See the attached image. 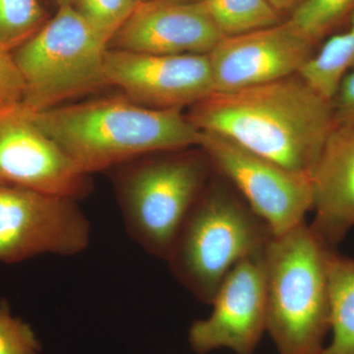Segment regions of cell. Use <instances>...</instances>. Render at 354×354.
Returning a JSON list of instances; mask_svg holds the SVG:
<instances>
[{
	"instance_id": "6da1fadb",
	"label": "cell",
	"mask_w": 354,
	"mask_h": 354,
	"mask_svg": "<svg viewBox=\"0 0 354 354\" xmlns=\"http://www.w3.org/2000/svg\"><path fill=\"white\" fill-rule=\"evenodd\" d=\"M187 118L199 131L221 135L310 176L335 125L332 100L316 92L299 74L212 93L193 104Z\"/></svg>"
},
{
	"instance_id": "7a4b0ae2",
	"label": "cell",
	"mask_w": 354,
	"mask_h": 354,
	"mask_svg": "<svg viewBox=\"0 0 354 354\" xmlns=\"http://www.w3.org/2000/svg\"><path fill=\"white\" fill-rule=\"evenodd\" d=\"M32 114L87 176L151 153L199 147L201 136L183 109L146 108L127 97L60 104Z\"/></svg>"
},
{
	"instance_id": "3957f363",
	"label": "cell",
	"mask_w": 354,
	"mask_h": 354,
	"mask_svg": "<svg viewBox=\"0 0 354 354\" xmlns=\"http://www.w3.org/2000/svg\"><path fill=\"white\" fill-rule=\"evenodd\" d=\"M330 249L306 221L264 252L266 330L279 354H319L330 330Z\"/></svg>"
},
{
	"instance_id": "277c9868",
	"label": "cell",
	"mask_w": 354,
	"mask_h": 354,
	"mask_svg": "<svg viewBox=\"0 0 354 354\" xmlns=\"http://www.w3.org/2000/svg\"><path fill=\"white\" fill-rule=\"evenodd\" d=\"M230 187L220 179L207 184L165 260L176 281L207 304L228 272L246 257L263 252L274 236L267 223Z\"/></svg>"
},
{
	"instance_id": "5b68a950",
	"label": "cell",
	"mask_w": 354,
	"mask_h": 354,
	"mask_svg": "<svg viewBox=\"0 0 354 354\" xmlns=\"http://www.w3.org/2000/svg\"><path fill=\"white\" fill-rule=\"evenodd\" d=\"M212 165L201 152L151 153L113 167L116 197L130 239L167 260L179 230L208 184Z\"/></svg>"
},
{
	"instance_id": "8992f818",
	"label": "cell",
	"mask_w": 354,
	"mask_h": 354,
	"mask_svg": "<svg viewBox=\"0 0 354 354\" xmlns=\"http://www.w3.org/2000/svg\"><path fill=\"white\" fill-rule=\"evenodd\" d=\"M109 41L71 4L12 51L24 82L21 106L32 113L60 106L108 86L104 59Z\"/></svg>"
},
{
	"instance_id": "52a82bcc",
	"label": "cell",
	"mask_w": 354,
	"mask_h": 354,
	"mask_svg": "<svg viewBox=\"0 0 354 354\" xmlns=\"http://www.w3.org/2000/svg\"><path fill=\"white\" fill-rule=\"evenodd\" d=\"M90 241V221L76 200L0 184V262L46 254L71 257Z\"/></svg>"
},
{
	"instance_id": "ba28073f",
	"label": "cell",
	"mask_w": 354,
	"mask_h": 354,
	"mask_svg": "<svg viewBox=\"0 0 354 354\" xmlns=\"http://www.w3.org/2000/svg\"><path fill=\"white\" fill-rule=\"evenodd\" d=\"M199 147L274 235L297 227L313 209L309 174L290 171L215 133L201 132Z\"/></svg>"
},
{
	"instance_id": "9c48e42d",
	"label": "cell",
	"mask_w": 354,
	"mask_h": 354,
	"mask_svg": "<svg viewBox=\"0 0 354 354\" xmlns=\"http://www.w3.org/2000/svg\"><path fill=\"white\" fill-rule=\"evenodd\" d=\"M108 86L146 108L180 109L202 101L214 88L208 55H150L109 48L104 59Z\"/></svg>"
},
{
	"instance_id": "30bf717a",
	"label": "cell",
	"mask_w": 354,
	"mask_h": 354,
	"mask_svg": "<svg viewBox=\"0 0 354 354\" xmlns=\"http://www.w3.org/2000/svg\"><path fill=\"white\" fill-rule=\"evenodd\" d=\"M0 184L78 200L90 190L83 174L21 104L0 111Z\"/></svg>"
},
{
	"instance_id": "8fae6325",
	"label": "cell",
	"mask_w": 354,
	"mask_h": 354,
	"mask_svg": "<svg viewBox=\"0 0 354 354\" xmlns=\"http://www.w3.org/2000/svg\"><path fill=\"white\" fill-rule=\"evenodd\" d=\"M264 252L235 266L216 291L211 315L192 324L188 341L195 353H254L266 332Z\"/></svg>"
},
{
	"instance_id": "7c38bea8",
	"label": "cell",
	"mask_w": 354,
	"mask_h": 354,
	"mask_svg": "<svg viewBox=\"0 0 354 354\" xmlns=\"http://www.w3.org/2000/svg\"><path fill=\"white\" fill-rule=\"evenodd\" d=\"M312 43L290 20L223 37L208 53L215 92H228L298 74L315 53Z\"/></svg>"
},
{
	"instance_id": "4fadbf2b",
	"label": "cell",
	"mask_w": 354,
	"mask_h": 354,
	"mask_svg": "<svg viewBox=\"0 0 354 354\" xmlns=\"http://www.w3.org/2000/svg\"><path fill=\"white\" fill-rule=\"evenodd\" d=\"M202 1H138L109 48L150 55H208L223 39Z\"/></svg>"
},
{
	"instance_id": "5bb4252c",
	"label": "cell",
	"mask_w": 354,
	"mask_h": 354,
	"mask_svg": "<svg viewBox=\"0 0 354 354\" xmlns=\"http://www.w3.org/2000/svg\"><path fill=\"white\" fill-rule=\"evenodd\" d=\"M314 218L319 239L337 245L354 227V122L335 123L311 174Z\"/></svg>"
},
{
	"instance_id": "9a60e30c",
	"label": "cell",
	"mask_w": 354,
	"mask_h": 354,
	"mask_svg": "<svg viewBox=\"0 0 354 354\" xmlns=\"http://www.w3.org/2000/svg\"><path fill=\"white\" fill-rule=\"evenodd\" d=\"M328 278L332 341L319 354H354V258L333 250Z\"/></svg>"
},
{
	"instance_id": "2e32d148",
	"label": "cell",
	"mask_w": 354,
	"mask_h": 354,
	"mask_svg": "<svg viewBox=\"0 0 354 354\" xmlns=\"http://www.w3.org/2000/svg\"><path fill=\"white\" fill-rule=\"evenodd\" d=\"M354 68V13L346 28L326 41L298 72L326 99H334L344 77Z\"/></svg>"
},
{
	"instance_id": "e0dca14e",
	"label": "cell",
	"mask_w": 354,
	"mask_h": 354,
	"mask_svg": "<svg viewBox=\"0 0 354 354\" xmlns=\"http://www.w3.org/2000/svg\"><path fill=\"white\" fill-rule=\"evenodd\" d=\"M223 37L239 36L286 20L270 0H202Z\"/></svg>"
},
{
	"instance_id": "ac0fdd59",
	"label": "cell",
	"mask_w": 354,
	"mask_h": 354,
	"mask_svg": "<svg viewBox=\"0 0 354 354\" xmlns=\"http://www.w3.org/2000/svg\"><path fill=\"white\" fill-rule=\"evenodd\" d=\"M354 13V0H304L288 20L316 44L326 41Z\"/></svg>"
},
{
	"instance_id": "d6986e66",
	"label": "cell",
	"mask_w": 354,
	"mask_h": 354,
	"mask_svg": "<svg viewBox=\"0 0 354 354\" xmlns=\"http://www.w3.org/2000/svg\"><path fill=\"white\" fill-rule=\"evenodd\" d=\"M46 21L39 0H0V48L12 53Z\"/></svg>"
},
{
	"instance_id": "ffe728a7",
	"label": "cell",
	"mask_w": 354,
	"mask_h": 354,
	"mask_svg": "<svg viewBox=\"0 0 354 354\" xmlns=\"http://www.w3.org/2000/svg\"><path fill=\"white\" fill-rule=\"evenodd\" d=\"M138 0H71V6L85 18L109 44L124 24Z\"/></svg>"
},
{
	"instance_id": "44dd1931",
	"label": "cell",
	"mask_w": 354,
	"mask_h": 354,
	"mask_svg": "<svg viewBox=\"0 0 354 354\" xmlns=\"http://www.w3.org/2000/svg\"><path fill=\"white\" fill-rule=\"evenodd\" d=\"M41 344L31 325L0 304V354H39Z\"/></svg>"
},
{
	"instance_id": "7402d4cb",
	"label": "cell",
	"mask_w": 354,
	"mask_h": 354,
	"mask_svg": "<svg viewBox=\"0 0 354 354\" xmlns=\"http://www.w3.org/2000/svg\"><path fill=\"white\" fill-rule=\"evenodd\" d=\"M24 82L12 53L0 48V111L21 104Z\"/></svg>"
},
{
	"instance_id": "603a6c76",
	"label": "cell",
	"mask_w": 354,
	"mask_h": 354,
	"mask_svg": "<svg viewBox=\"0 0 354 354\" xmlns=\"http://www.w3.org/2000/svg\"><path fill=\"white\" fill-rule=\"evenodd\" d=\"M335 123L354 122V68L342 79L334 99Z\"/></svg>"
},
{
	"instance_id": "cb8c5ba5",
	"label": "cell",
	"mask_w": 354,
	"mask_h": 354,
	"mask_svg": "<svg viewBox=\"0 0 354 354\" xmlns=\"http://www.w3.org/2000/svg\"><path fill=\"white\" fill-rule=\"evenodd\" d=\"M270 2L279 13L286 16V14L290 15L297 6L304 2V0H270Z\"/></svg>"
},
{
	"instance_id": "d4e9b609",
	"label": "cell",
	"mask_w": 354,
	"mask_h": 354,
	"mask_svg": "<svg viewBox=\"0 0 354 354\" xmlns=\"http://www.w3.org/2000/svg\"><path fill=\"white\" fill-rule=\"evenodd\" d=\"M55 1H57L58 7L71 4V0H55Z\"/></svg>"
},
{
	"instance_id": "484cf974",
	"label": "cell",
	"mask_w": 354,
	"mask_h": 354,
	"mask_svg": "<svg viewBox=\"0 0 354 354\" xmlns=\"http://www.w3.org/2000/svg\"><path fill=\"white\" fill-rule=\"evenodd\" d=\"M181 1L196 2V1H202V0H181Z\"/></svg>"
},
{
	"instance_id": "4316f807",
	"label": "cell",
	"mask_w": 354,
	"mask_h": 354,
	"mask_svg": "<svg viewBox=\"0 0 354 354\" xmlns=\"http://www.w3.org/2000/svg\"><path fill=\"white\" fill-rule=\"evenodd\" d=\"M138 1H143V0H138Z\"/></svg>"
}]
</instances>
